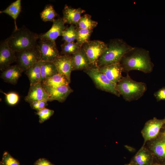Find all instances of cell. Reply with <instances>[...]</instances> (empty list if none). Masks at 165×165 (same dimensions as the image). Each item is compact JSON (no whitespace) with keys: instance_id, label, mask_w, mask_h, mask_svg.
Returning a JSON list of instances; mask_svg holds the SVG:
<instances>
[{"instance_id":"9","label":"cell","mask_w":165,"mask_h":165,"mask_svg":"<svg viewBox=\"0 0 165 165\" xmlns=\"http://www.w3.org/2000/svg\"><path fill=\"white\" fill-rule=\"evenodd\" d=\"M165 125V118L159 119L156 117L147 121L141 130L144 139V144L156 138L159 134L161 130Z\"/></svg>"},{"instance_id":"13","label":"cell","mask_w":165,"mask_h":165,"mask_svg":"<svg viewBox=\"0 0 165 165\" xmlns=\"http://www.w3.org/2000/svg\"><path fill=\"white\" fill-rule=\"evenodd\" d=\"M50 29L47 32L39 34V39L45 38L53 41L59 36L62 35L63 32L66 28L65 24L62 18L55 19Z\"/></svg>"},{"instance_id":"31","label":"cell","mask_w":165,"mask_h":165,"mask_svg":"<svg viewBox=\"0 0 165 165\" xmlns=\"http://www.w3.org/2000/svg\"><path fill=\"white\" fill-rule=\"evenodd\" d=\"M0 165H20V164L17 160L6 152L3 155Z\"/></svg>"},{"instance_id":"14","label":"cell","mask_w":165,"mask_h":165,"mask_svg":"<svg viewBox=\"0 0 165 165\" xmlns=\"http://www.w3.org/2000/svg\"><path fill=\"white\" fill-rule=\"evenodd\" d=\"M25 101L29 103L42 100L49 101L48 95L40 82L30 85L27 95L24 97Z\"/></svg>"},{"instance_id":"33","label":"cell","mask_w":165,"mask_h":165,"mask_svg":"<svg viewBox=\"0 0 165 165\" xmlns=\"http://www.w3.org/2000/svg\"><path fill=\"white\" fill-rule=\"evenodd\" d=\"M48 101L42 100L33 102L30 104L31 108L37 111L45 108L48 105Z\"/></svg>"},{"instance_id":"12","label":"cell","mask_w":165,"mask_h":165,"mask_svg":"<svg viewBox=\"0 0 165 165\" xmlns=\"http://www.w3.org/2000/svg\"><path fill=\"white\" fill-rule=\"evenodd\" d=\"M43 88L48 95L49 101L57 100L60 102H64L68 95L73 92V90L69 85Z\"/></svg>"},{"instance_id":"23","label":"cell","mask_w":165,"mask_h":165,"mask_svg":"<svg viewBox=\"0 0 165 165\" xmlns=\"http://www.w3.org/2000/svg\"><path fill=\"white\" fill-rule=\"evenodd\" d=\"M41 82L58 73L53 62L40 61Z\"/></svg>"},{"instance_id":"4","label":"cell","mask_w":165,"mask_h":165,"mask_svg":"<svg viewBox=\"0 0 165 165\" xmlns=\"http://www.w3.org/2000/svg\"><path fill=\"white\" fill-rule=\"evenodd\" d=\"M116 88L124 99L128 102L139 99L147 90L145 83L134 80L128 74L126 76H123L116 84Z\"/></svg>"},{"instance_id":"37","label":"cell","mask_w":165,"mask_h":165,"mask_svg":"<svg viewBox=\"0 0 165 165\" xmlns=\"http://www.w3.org/2000/svg\"><path fill=\"white\" fill-rule=\"evenodd\" d=\"M151 165H165V163L161 162H153Z\"/></svg>"},{"instance_id":"1","label":"cell","mask_w":165,"mask_h":165,"mask_svg":"<svg viewBox=\"0 0 165 165\" xmlns=\"http://www.w3.org/2000/svg\"><path fill=\"white\" fill-rule=\"evenodd\" d=\"M120 63L123 68V72L127 74L133 70L149 73L152 72L154 67L149 51L137 47H134L126 53Z\"/></svg>"},{"instance_id":"8","label":"cell","mask_w":165,"mask_h":165,"mask_svg":"<svg viewBox=\"0 0 165 165\" xmlns=\"http://www.w3.org/2000/svg\"><path fill=\"white\" fill-rule=\"evenodd\" d=\"M107 46L104 42L98 40L90 41L83 45L82 47L88 56L92 66L97 67L98 60Z\"/></svg>"},{"instance_id":"3","label":"cell","mask_w":165,"mask_h":165,"mask_svg":"<svg viewBox=\"0 0 165 165\" xmlns=\"http://www.w3.org/2000/svg\"><path fill=\"white\" fill-rule=\"evenodd\" d=\"M39 35L23 26L15 29L6 40L10 47L16 53L36 46Z\"/></svg>"},{"instance_id":"38","label":"cell","mask_w":165,"mask_h":165,"mask_svg":"<svg viewBox=\"0 0 165 165\" xmlns=\"http://www.w3.org/2000/svg\"><path fill=\"white\" fill-rule=\"evenodd\" d=\"M125 165H135L133 163H132L131 162H130L128 164H126Z\"/></svg>"},{"instance_id":"7","label":"cell","mask_w":165,"mask_h":165,"mask_svg":"<svg viewBox=\"0 0 165 165\" xmlns=\"http://www.w3.org/2000/svg\"><path fill=\"white\" fill-rule=\"evenodd\" d=\"M37 46L40 61L53 62L60 55L55 42L45 39H39Z\"/></svg>"},{"instance_id":"32","label":"cell","mask_w":165,"mask_h":165,"mask_svg":"<svg viewBox=\"0 0 165 165\" xmlns=\"http://www.w3.org/2000/svg\"><path fill=\"white\" fill-rule=\"evenodd\" d=\"M5 96L6 100L7 103L10 105H14L18 102L19 99V95L14 92L6 93L1 91Z\"/></svg>"},{"instance_id":"2","label":"cell","mask_w":165,"mask_h":165,"mask_svg":"<svg viewBox=\"0 0 165 165\" xmlns=\"http://www.w3.org/2000/svg\"><path fill=\"white\" fill-rule=\"evenodd\" d=\"M134 47L122 39L112 40L98 59L97 67L99 68L120 63L123 56Z\"/></svg>"},{"instance_id":"19","label":"cell","mask_w":165,"mask_h":165,"mask_svg":"<svg viewBox=\"0 0 165 165\" xmlns=\"http://www.w3.org/2000/svg\"><path fill=\"white\" fill-rule=\"evenodd\" d=\"M23 72L16 64L10 65L2 72L0 77L5 82L15 85Z\"/></svg>"},{"instance_id":"10","label":"cell","mask_w":165,"mask_h":165,"mask_svg":"<svg viewBox=\"0 0 165 165\" xmlns=\"http://www.w3.org/2000/svg\"><path fill=\"white\" fill-rule=\"evenodd\" d=\"M16 61V53L9 46L5 39L0 44V70L2 72Z\"/></svg>"},{"instance_id":"6","label":"cell","mask_w":165,"mask_h":165,"mask_svg":"<svg viewBox=\"0 0 165 165\" xmlns=\"http://www.w3.org/2000/svg\"><path fill=\"white\" fill-rule=\"evenodd\" d=\"M16 64L23 72L40 61V55L37 45L16 53Z\"/></svg>"},{"instance_id":"11","label":"cell","mask_w":165,"mask_h":165,"mask_svg":"<svg viewBox=\"0 0 165 165\" xmlns=\"http://www.w3.org/2000/svg\"><path fill=\"white\" fill-rule=\"evenodd\" d=\"M53 62L58 73L64 75L70 82L71 73L73 71L72 55H60Z\"/></svg>"},{"instance_id":"16","label":"cell","mask_w":165,"mask_h":165,"mask_svg":"<svg viewBox=\"0 0 165 165\" xmlns=\"http://www.w3.org/2000/svg\"><path fill=\"white\" fill-rule=\"evenodd\" d=\"M73 71L85 70L91 66L89 58L82 47L72 55Z\"/></svg>"},{"instance_id":"27","label":"cell","mask_w":165,"mask_h":165,"mask_svg":"<svg viewBox=\"0 0 165 165\" xmlns=\"http://www.w3.org/2000/svg\"><path fill=\"white\" fill-rule=\"evenodd\" d=\"M77 32V36L76 39L77 42L81 46L90 41V39L93 30L76 28Z\"/></svg>"},{"instance_id":"5","label":"cell","mask_w":165,"mask_h":165,"mask_svg":"<svg viewBox=\"0 0 165 165\" xmlns=\"http://www.w3.org/2000/svg\"><path fill=\"white\" fill-rule=\"evenodd\" d=\"M84 71L89 76L98 89L119 97L116 84L110 81L97 67L91 66Z\"/></svg>"},{"instance_id":"34","label":"cell","mask_w":165,"mask_h":165,"mask_svg":"<svg viewBox=\"0 0 165 165\" xmlns=\"http://www.w3.org/2000/svg\"><path fill=\"white\" fill-rule=\"evenodd\" d=\"M154 96L157 101H165V86L163 87L155 92Z\"/></svg>"},{"instance_id":"28","label":"cell","mask_w":165,"mask_h":165,"mask_svg":"<svg viewBox=\"0 0 165 165\" xmlns=\"http://www.w3.org/2000/svg\"><path fill=\"white\" fill-rule=\"evenodd\" d=\"M58 15L53 6L51 5H48L46 6L40 13L41 19L44 22H53Z\"/></svg>"},{"instance_id":"35","label":"cell","mask_w":165,"mask_h":165,"mask_svg":"<svg viewBox=\"0 0 165 165\" xmlns=\"http://www.w3.org/2000/svg\"><path fill=\"white\" fill-rule=\"evenodd\" d=\"M34 165H54L46 159L40 158L35 163Z\"/></svg>"},{"instance_id":"20","label":"cell","mask_w":165,"mask_h":165,"mask_svg":"<svg viewBox=\"0 0 165 165\" xmlns=\"http://www.w3.org/2000/svg\"><path fill=\"white\" fill-rule=\"evenodd\" d=\"M153 154L143 146L130 162L135 165H151L154 162Z\"/></svg>"},{"instance_id":"22","label":"cell","mask_w":165,"mask_h":165,"mask_svg":"<svg viewBox=\"0 0 165 165\" xmlns=\"http://www.w3.org/2000/svg\"><path fill=\"white\" fill-rule=\"evenodd\" d=\"M28 77L30 85L41 82L40 61L35 63L25 71Z\"/></svg>"},{"instance_id":"15","label":"cell","mask_w":165,"mask_h":165,"mask_svg":"<svg viewBox=\"0 0 165 165\" xmlns=\"http://www.w3.org/2000/svg\"><path fill=\"white\" fill-rule=\"evenodd\" d=\"M98 69L110 81L116 84L123 77V68L120 63L104 66Z\"/></svg>"},{"instance_id":"30","label":"cell","mask_w":165,"mask_h":165,"mask_svg":"<svg viewBox=\"0 0 165 165\" xmlns=\"http://www.w3.org/2000/svg\"><path fill=\"white\" fill-rule=\"evenodd\" d=\"M54 113L53 110L45 108L37 111L36 114L39 116V122L42 123L49 119Z\"/></svg>"},{"instance_id":"26","label":"cell","mask_w":165,"mask_h":165,"mask_svg":"<svg viewBox=\"0 0 165 165\" xmlns=\"http://www.w3.org/2000/svg\"><path fill=\"white\" fill-rule=\"evenodd\" d=\"M62 55H72L76 53L81 47L77 42H65L61 45Z\"/></svg>"},{"instance_id":"25","label":"cell","mask_w":165,"mask_h":165,"mask_svg":"<svg viewBox=\"0 0 165 165\" xmlns=\"http://www.w3.org/2000/svg\"><path fill=\"white\" fill-rule=\"evenodd\" d=\"M91 18V15L86 14H84L81 16L77 25L78 28L93 30L97 26L98 23Z\"/></svg>"},{"instance_id":"18","label":"cell","mask_w":165,"mask_h":165,"mask_svg":"<svg viewBox=\"0 0 165 165\" xmlns=\"http://www.w3.org/2000/svg\"><path fill=\"white\" fill-rule=\"evenodd\" d=\"M85 12L81 8H74L65 5L63 10L62 17L65 23L77 25L82 16Z\"/></svg>"},{"instance_id":"21","label":"cell","mask_w":165,"mask_h":165,"mask_svg":"<svg viewBox=\"0 0 165 165\" xmlns=\"http://www.w3.org/2000/svg\"><path fill=\"white\" fill-rule=\"evenodd\" d=\"M70 82L64 75L57 73L54 75L43 80L41 82L43 87L51 88L69 85Z\"/></svg>"},{"instance_id":"36","label":"cell","mask_w":165,"mask_h":165,"mask_svg":"<svg viewBox=\"0 0 165 165\" xmlns=\"http://www.w3.org/2000/svg\"><path fill=\"white\" fill-rule=\"evenodd\" d=\"M162 128L163 130L161 132H160V134L165 139V125Z\"/></svg>"},{"instance_id":"29","label":"cell","mask_w":165,"mask_h":165,"mask_svg":"<svg viewBox=\"0 0 165 165\" xmlns=\"http://www.w3.org/2000/svg\"><path fill=\"white\" fill-rule=\"evenodd\" d=\"M62 36L64 42H74L77 36V32L75 26L71 24L69 27L66 28L63 31Z\"/></svg>"},{"instance_id":"17","label":"cell","mask_w":165,"mask_h":165,"mask_svg":"<svg viewBox=\"0 0 165 165\" xmlns=\"http://www.w3.org/2000/svg\"><path fill=\"white\" fill-rule=\"evenodd\" d=\"M150 149L152 153L159 162L165 163V139L159 134L152 140Z\"/></svg>"},{"instance_id":"24","label":"cell","mask_w":165,"mask_h":165,"mask_svg":"<svg viewBox=\"0 0 165 165\" xmlns=\"http://www.w3.org/2000/svg\"><path fill=\"white\" fill-rule=\"evenodd\" d=\"M21 9V0H17L12 3L4 10L1 11L0 13L6 14L11 17L14 20L15 29L18 28L16 25V20Z\"/></svg>"}]
</instances>
